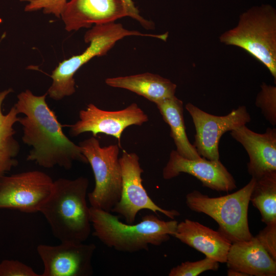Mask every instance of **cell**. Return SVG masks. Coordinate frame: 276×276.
Here are the masks:
<instances>
[{
    "mask_svg": "<svg viewBox=\"0 0 276 276\" xmlns=\"http://www.w3.org/2000/svg\"><path fill=\"white\" fill-rule=\"evenodd\" d=\"M47 95L36 96L26 89L17 97L14 106L18 113L25 115L18 122L22 127V141L32 147L27 160L45 168L58 166L66 170L75 162L87 164L81 147L63 132V125L46 102Z\"/></svg>",
    "mask_w": 276,
    "mask_h": 276,
    "instance_id": "1",
    "label": "cell"
},
{
    "mask_svg": "<svg viewBox=\"0 0 276 276\" xmlns=\"http://www.w3.org/2000/svg\"><path fill=\"white\" fill-rule=\"evenodd\" d=\"M88 186V179L83 176L58 178L54 181L52 191L39 210L61 242H84L90 234Z\"/></svg>",
    "mask_w": 276,
    "mask_h": 276,
    "instance_id": "2",
    "label": "cell"
},
{
    "mask_svg": "<svg viewBox=\"0 0 276 276\" xmlns=\"http://www.w3.org/2000/svg\"><path fill=\"white\" fill-rule=\"evenodd\" d=\"M93 235L106 246L124 252L148 250L174 236L178 222L164 221L154 214L145 215L136 224L121 221L119 217L101 209L89 207Z\"/></svg>",
    "mask_w": 276,
    "mask_h": 276,
    "instance_id": "3",
    "label": "cell"
},
{
    "mask_svg": "<svg viewBox=\"0 0 276 276\" xmlns=\"http://www.w3.org/2000/svg\"><path fill=\"white\" fill-rule=\"evenodd\" d=\"M220 41L244 50L263 63L276 80V10L270 5L253 6L240 14L237 25Z\"/></svg>",
    "mask_w": 276,
    "mask_h": 276,
    "instance_id": "4",
    "label": "cell"
},
{
    "mask_svg": "<svg viewBox=\"0 0 276 276\" xmlns=\"http://www.w3.org/2000/svg\"><path fill=\"white\" fill-rule=\"evenodd\" d=\"M129 36L155 37L164 40L166 35L143 33L125 29L122 24L111 22L93 26L84 34V40L89 43L81 54L60 62L50 75L52 83L47 93L49 97L59 101L76 91L75 73L84 64L96 56L105 55L122 38Z\"/></svg>",
    "mask_w": 276,
    "mask_h": 276,
    "instance_id": "5",
    "label": "cell"
},
{
    "mask_svg": "<svg viewBox=\"0 0 276 276\" xmlns=\"http://www.w3.org/2000/svg\"><path fill=\"white\" fill-rule=\"evenodd\" d=\"M255 182L251 177L238 191L218 197H210L194 190L186 195V204L191 210L213 218L219 225L218 231L232 243L248 240L252 236L248 226V209Z\"/></svg>",
    "mask_w": 276,
    "mask_h": 276,
    "instance_id": "6",
    "label": "cell"
},
{
    "mask_svg": "<svg viewBox=\"0 0 276 276\" xmlns=\"http://www.w3.org/2000/svg\"><path fill=\"white\" fill-rule=\"evenodd\" d=\"M78 145L95 177V188L87 194L90 206L111 212L119 201L122 191L120 147L117 144L101 147L94 136L79 142Z\"/></svg>",
    "mask_w": 276,
    "mask_h": 276,
    "instance_id": "7",
    "label": "cell"
},
{
    "mask_svg": "<svg viewBox=\"0 0 276 276\" xmlns=\"http://www.w3.org/2000/svg\"><path fill=\"white\" fill-rule=\"evenodd\" d=\"M54 181L38 170L0 177V209L39 212L49 196Z\"/></svg>",
    "mask_w": 276,
    "mask_h": 276,
    "instance_id": "8",
    "label": "cell"
},
{
    "mask_svg": "<svg viewBox=\"0 0 276 276\" xmlns=\"http://www.w3.org/2000/svg\"><path fill=\"white\" fill-rule=\"evenodd\" d=\"M119 160L122 172V191L120 199L111 212L122 216L128 224L134 223L137 213L143 210H150L156 215L160 213L171 219L180 215L176 210L160 208L149 197L143 185V170L136 153L124 150Z\"/></svg>",
    "mask_w": 276,
    "mask_h": 276,
    "instance_id": "9",
    "label": "cell"
},
{
    "mask_svg": "<svg viewBox=\"0 0 276 276\" xmlns=\"http://www.w3.org/2000/svg\"><path fill=\"white\" fill-rule=\"evenodd\" d=\"M185 108L191 115L196 133L193 144L199 155L211 160L219 159V142L225 132L232 131L251 121L245 106H239L226 116L207 113L192 103Z\"/></svg>",
    "mask_w": 276,
    "mask_h": 276,
    "instance_id": "10",
    "label": "cell"
},
{
    "mask_svg": "<svg viewBox=\"0 0 276 276\" xmlns=\"http://www.w3.org/2000/svg\"><path fill=\"white\" fill-rule=\"evenodd\" d=\"M79 120L75 124L63 125L70 128L72 136L90 132L94 136L104 133L114 137L121 148V139L123 132L131 125L141 126L148 121V117L135 103L127 107L116 111H107L90 103L79 111Z\"/></svg>",
    "mask_w": 276,
    "mask_h": 276,
    "instance_id": "11",
    "label": "cell"
},
{
    "mask_svg": "<svg viewBox=\"0 0 276 276\" xmlns=\"http://www.w3.org/2000/svg\"><path fill=\"white\" fill-rule=\"evenodd\" d=\"M94 243L61 242L59 245L39 244L37 251L44 266L40 276H90L93 274Z\"/></svg>",
    "mask_w": 276,
    "mask_h": 276,
    "instance_id": "12",
    "label": "cell"
},
{
    "mask_svg": "<svg viewBox=\"0 0 276 276\" xmlns=\"http://www.w3.org/2000/svg\"><path fill=\"white\" fill-rule=\"evenodd\" d=\"M181 173L190 174L199 180L203 186L218 192H229L236 188L235 180L220 160L201 157L190 159L171 151L169 160L163 169V177L169 180Z\"/></svg>",
    "mask_w": 276,
    "mask_h": 276,
    "instance_id": "13",
    "label": "cell"
},
{
    "mask_svg": "<svg viewBox=\"0 0 276 276\" xmlns=\"http://www.w3.org/2000/svg\"><path fill=\"white\" fill-rule=\"evenodd\" d=\"M128 16L122 0H69L60 18L67 32L115 22Z\"/></svg>",
    "mask_w": 276,
    "mask_h": 276,
    "instance_id": "14",
    "label": "cell"
},
{
    "mask_svg": "<svg viewBox=\"0 0 276 276\" xmlns=\"http://www.w3.org/2000/svg\"><path fill=\"white\" fill-rule=\"evenodd\" d=\"M232 137L240 143L249 156L247 170L258 179L276 171V129L267 128L263 133L252 131L245 125L231 131Z\"/></svg>",
    "mask_w": 276,
    "mask_h": 276,
    "instance_id": "15",
    "label": "cell"
},
{
    "mask_svg": "<svg viewBox=\"0 0 276 276\" xmlns=\"http://www.w3.org/2000/svg\"><path fill=\"white\" fill-rule=\"evenodd\" d=\"M175 238L219 263H226L232 242L218 231L186 219L178 223Z\"/></svg>",
    "mask_w": 276,
    "mask_h": 276,
    "instance_id": "16",
    "label": "cell"
},
{
    "mask_svg": "<svg viewBox=\"0 0 276 276\" xmlns=\"http://www.w3.org/2000/svg\"><path fill=\"white\" fill-rule=\"evenodd\" d=\"M226 263L228 269L242 272L248 276L276 275V261L269 256L256 237L232 243Z\"/></svg>",
    "mask_w": 276,
    "mask_h": 276,
    "instance_id": "17",
    "label": "cell"
},
{
    "mask_svg": "<svg viewBox=\"0 0 276 276\" xmlns=\"http://www.w3.org/2000/svg\"><path fill=\"white\" fill-rule=\"evenodd\" d=\"M105 82L109 86L128 90L155 104L174 96L177 87L169 79L150 73L108 78Z\"/></svg>",
    "mask_w": 276,
    "mask_h": 276,
    "instance_id": "18",
    "label": "cell"
},
{
    "mask_svg": "<svg viewBox=\"0 0 276 276\" xmlns=\"http://www.w3.org/2000/svg\"><path fill=\"white\" fill-rule=\"evenodd\" d=\"M164 121L170 128L177 152L190 159L200 158L196 148L189 141L186 131L183 102L175 96L155 104Z\"/></svg>",
    "mask_w": 276,
    "mask_h": 276,
    "instance_id": "19",
    "label": "cell"
},
{
    "mask_svg": "<svg viewBox=\"0 0 276 276\" xmlns=\"http://www.w3.org/2000/svg\"><path fill=\"white\" fill-rule=\"evenodd\" d=\"M13 90L9 88L0 92V177L5 175L18 165L16 157L20 151V145L15 139L14 125L18 122L19 114L14 105L6 114L2 109L3 103Z\"/></svg>",
    "mask_w": 276,
    "mask_h": 276,
    "instance_id": "20",
    "label": "cell"
},
{
    "mask_svg": "<svg viewBox=\"0 0 276 276\" xmlns=\"http://www.w3.org/2000/svg\"><path fill=\"white\" fill-rule=\"evenodd\" d=\"M250 201L259 211L262 222H276V171L256 179Z\"/></svg>",
    "mask_w": 276,
    "mask_h": 276,
    "instance_id": "21",
    "label": "cell"
},
{
    "mask_svg": "<svg viewBox=\"0 0 276 276\" xmlns=\"http://www.w3.org/2000/svg\"><path fill=\"white\" fill-rule=\"evenodd\" d=\"M256 105L260 108L266 120L272 125H276V87L263 83L257 95Z\"/></svg>",
    "mask_w": 276,
    "mask_h": 276,
    "instance_id": "22",
    "label": "cell"
},
{
    "mask_svg": "<svg viewBox=\"0 0 276 276\" xmlns=\"http://www.w3.org/2000/svg\"><path fill=\"white\" fill-rule=\"evenodd\" d=\"M219 262L206 257L201 260L186 261L173 267L169 272V276H197L208 270H217Z\"/></svg>",
    "mask_w": 276,
    "mask_h": 276,
    "instance_id": "23",
    "label": "cell"
},
{
    "mask_svg": "<svg viewBox=\"0 0 276 276\" xmlns=\"http://www.w3.org/2000/svg\"><path fill=\"white\" fill-rule=\"evenodd\" d=\"M27 1L28 4L25 7L26 12L42 10L46 14H53L60 18L63 10L67 0H20Z\"/></svg>",
    "mask_w": 276,
    "mask_h": 276,
    "instance_id": "24",
    "label": "cell"
},
{
    "mask_svg": "<svg viewBox=\"0 0 276 276\" xmlns=\"http://www.w3.org/2000/svg\"><path fill=\"white\" fill-rule=\"evenodd\" d=\"M0 276H40V274L20 261L4 260L0 263Z\"/></svg>",
    "mask_w": 276,
    "mask_h": 276,
    "instance_id": "25",
    "label": "cell"
},
{
    "mask_svg": "<svg viewBox=\"0 0 276 276\" xmlns=\"http://www.w3.org/2000/svg\"><path fill=\"white\" fill-rule=\"evenodd\" d=\"M255 237L269 256L276 261V222L266 224Z\"/></svg>",
    "mask_w": 276,
    "mask_h": 276,
    "instance_id": "26",
    "label": "cell"
},
{
    "mask_svg": "<svg viewBox=\"0 0 276 276\" xmlns=\"http://www.w3.org/2000/svg\"><path fill=\"white\" fill-rule=\"evenodd\" d=\"M126 10L128 16L137 20L146 29H152L154 28L153 22L145 19L140 15L138 9L135 6L132 0H122Z\"/></svg>",
    "mask_w": 276,
    "mask_h": 276,
    "instance_id": "27",
    "label": "cell"
},
{
    "mask_svg": "<svg viewBox=\"0 0 276 276\" xmlns=\"http://www.w3.org/2000/svg\"><path fill=\"white\" fill-rule=\"evenodd\" d=\"M227 274L228 276H248L242 272L231 269H228Z\"/></svg>",
    "mask_w": 276,
    "mask_h": 276,
    "instance_id": "28",
    "label": "cell"
},
{
    "mask_svg": "<svg viewBox=\"0 0 276 276\" xmlns=\"http://www.w3.org/2000/svg\"><path fill=\"white\" fill-rule=\"evenodd\" d=\"M2 39H3L2 38L0 39V42L2 41L1 40H2Z\"/></svg>",
    "mask_w": 276,
    "mask_h": 276,
    "instance_id": "29",
    "label": "cell"
}]
</instances>
